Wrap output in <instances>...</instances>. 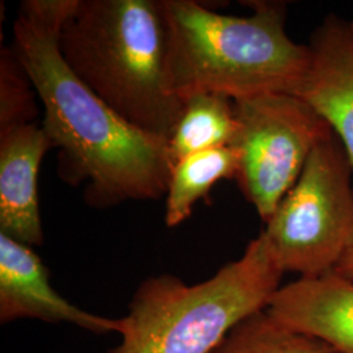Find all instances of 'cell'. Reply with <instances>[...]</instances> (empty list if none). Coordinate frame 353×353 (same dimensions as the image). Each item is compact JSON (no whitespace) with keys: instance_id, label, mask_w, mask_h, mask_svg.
Masks as SVG:
<instances>
[{"instance_id":"obj_1","label":"cell","mask_w":353,"mask_h":353,"mask_svg":"<svg viewBox=\"0 0 353 353\" xmlns=\"http://www.w3.org/2000/svg\"><path fill=\"white\" fill-rule=\"evenodd\" d=\"M80 0H26L13 24L12 49L43 108L42 128L58 153V174L84 186L90 207L166 195L173 163L168 141L132 126L64 63L58 37Z\"/></svg>"},{"instance_id":"obj_2","label":"cell","mask_w":353,"mask_h":353,"mask_svg":"<svg viewBox=\"0 0 353 353\" xmlns=\"http://www.w3.org/2000/svg\"><path fill=\"white\" fill-rule=\"evenodd\" d=\"M166 30L165 77L181 102L202 93L233 101L300 87L310 62L309 46L285 32V8L254 1L250 16L211 11L192 0H160Z\"/></svg>"},{"instance_id":"obj_3","label":"cell","mask_w":353,"mask_h":353,"mask_svg":"<svg viewBox=\"0 0 353 353\" xmlns=\"http://www.w3.org/2000/svg\"><path fill=\"white\" fill-rule=\"evenodd\" d=\"M58 45L71 72L115 113L169 140L183 102L166 87L160 0H80Z\"/></svg>"},{"instance_id":"obj_4","label":"cell","mask_w":353,"mask_h":353,"mask_svg":"<svg viewBox=\"0 0 353 353\" xmlns=\"http://www.w3.org/2000/svg\"><path fill=\"white\" fill-rule=\"evenodd\" d=\"M285 271L262 232L240 259L189 285L174 275L145 279L121 318L108 353H211L246 318L265 310Z\"/></svg>"},{"instance_id":"obj_5","label":"cell","mask_w":353,"mask_h":353,"mask_svg":"<svg viewBox=\"0 0 353 353\" xmlns=\"http://www.w3.org/2000/svg\"><path fill=\"white\" fill-rule=\"evenodd\" d=\"M263 233L285 272L312 278L338 267L353 237V173L335 134L312 152Z\"/></svg>"},{"instance_id":"obj_6","label":"cell","mask_w":353,"mask_h":353,"mask_svg":"<svg viewBox=\"0 0 353 353\" xmlns=\"http://www.w3.org/2000/svg\"><path fill=\"white\" fill-rule=\"evenodd\" d=\"M236 179L248 202L267 223L301 176L312 152L332 132L301 99L265 93L234 101Z\"/></svg>"},{"instance_id":"obj_7","label":"cell","mask_w":353,"mask_h":353,"mask_svg":"<svg viewBox=\"0 0 353 353\" xmlns=\"http://www.w3.org/2000/svg\"><path fill=\"white\" fill-rule=\"evenodd\" d=\"M33 318L72 323L96 334L121 331V318L88 313L62 297L50 284L46 265L28 245L0 234V322Z\"/></svg>"},{"instance_id":"obj_8","label":"cell","mask_w":353,"mask_h":353,"mask_svg":"<svg viewBox=\"0 0 353 353\" xmlns=\"http://www.w3.org/2000/svg\"><path fill=\"white\" fill-rule=\"evenodd\" d=\"M310 62L294 96L326 123L348 156L353 173V33L336 17L316 29L309 45Z\"/></svg>"},{"instance_id":"obj_9","label":"cell","mask_w":353,"mask_h":353,"mask_svg":"<svg viewBox=\"0 0 353 353\" xmlns=\"http://www.w3.org/2000/svg\"><path fill=\"white\" fill-rule=\"evenodd\" d=\"M265 312L283 326L353 353V279L335 270L280 287Z\"/></svg>"},{"instance_id":"obj_10","label":"cell","mask_w":353,"mask_h":353,"mask_svg":"<svg viewBox=\"0 0 353 353\" xmlns=\"http://www.w3.org/2000/svg\"><path fill=\"white\" fill-rule=\"evenodd\" d=\"M51 150L37 123L0 134V234L30 248L43 243L38 176Z\"/></svg>"},{"instance_id":"obj_11","label":"cell","mask_w":353,"mask_h":353,"mask_svg":"<svg viewBox=\"0 0 353 353\" xmlns=\"http://www.w3.org/2000/svg\"><path fill=\"white\" fill-rule=\"evenodd\" d=\"M237 127L232 99L217 93L190 97L183 102L176 128L168 140L172 163L174 165L194 153L229 147Z\"/></svg>"},{"instance_id":"obj_12","label":"cell","mask_w":353,"mask_h":353,"mask_svg":"<svg viewBox=\"0 0 353 353\" xmlns=\"http://www.w3.org/2000/svg\"><path fill=\"white\" fill-rule=\"evenodd\" d=\"M239 157L229 147L190 154L173 165L165 195V224L178 227L189 219L196 203L202 201L214 185L234 178Z\"/></svg>"},{"instance_id":"obj_13","label":"cell","mask_w":353,"mask_h":353,"mask_svg":"<svg viewBox=\"0 0 353 353\" xmlns=\"http://www.w3.org/2000/svg\"><path fill=\"white\" fill-rule=\"evenodd\" d=\"M211 353H336L325 341L283 326L265 310L246 318Z\"/></svg>"},{"instance_id":"obj_14","label":"cell","mask_w":353,"mask_h":353,"mask_svg":"<svg viewBox=\"0 0 353 353\" xmlns=\"http://www.w3.org/2000/svg\"><path fill=\"white\" fill-rule=\"evenodd\" d=\"M37 89L12 46L0 51V134L34 125Z\"/></svg>"},{"instance_id":"obj_15","label":"cell","mask_w":353,"mask_h":353,"mask_svg":"<svg viewBox=\"0 0 353 353\" xmlns=\"http://www.w3.org/2000/svg\"><path fill=\"white\" fill-rule=\"evenodd\" d=\"M335 271L343 276L353 279V237L347 252L343 255V258H341L338 267L335 268Z\"/></svg>"},{"instance_id":"obj_16","label":"cell","mask_w":353,"mask_h":353,"mask_svg":"<svg viewBox=\"0 0 353 353\" xmlns=\"http://www.w3.org/2000/svg\"><path fill=\"white\" fill-rule=\"evenodd\" d=\"M350 26H351V30H352V33H353V23H351V24H350Z\"/></svg>"}]
</instances>
